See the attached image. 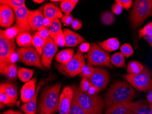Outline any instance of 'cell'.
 <instances>
[{"mask_svg":"<svg viewBox=\"0 0 152 114\" xmlns=\"http://www.w3.org/2000/svg\"><path fill=\"white\" fill-rule=\"evenodd\" d=\"M121 53L126 58H129L134 54V50L131 45L128 43H124L120 48Z\"/></svg>","mask_w":152,"mask_h":114,"instance_id":"39","label":"cell"},{"mask_svg":"<svg viewBox=\"0 0 152 114\" xmlns=\"http://www.w3.org/2000/svg\"><path fill=\"white\" fill-rule=\"evenodd\" d=\"M95 67L92 66L86 65L83 68L81 74H79L80 77L83 79H89L91 77L94 71Z\"/></svg>","mask_w":152,"mask_h":114,"instance_id":"38","label":"cell"},{"mask_svg":"<svg viewBox=\"0 0 152 114\" xmlns=\"http://www.w3.org/2000/svg\"><path fill=\"white\" fill-rule=\"evenodd\" d=\"M115 3L119 4L125 10H129L133 5L132 0H116Z\"/></svg>","mask_w":152,"mask_h":114,"instance_id":"42","label":"cell"},{"mask_svg":"<svg viewBox=\"0 0 152 114\" xmlns=\"http://www.w3.org/2000/svg\"><path fill=\"white\" fill-rule=\"evenodd\" d=\"M15 13L9 6L5 4L0 6V26L2 27H10L15 20Z\"/></svg>","mask_w":152,"mask_h":114,"instance_id":"15","label":"cell"},{"mask_svg":"<svg viewBox=\"0 0 152 114\" xmlns=\"http://www.w3.org/2000/svg\"><path fill=\"white\" fill-rule=\"evenodd\" d=\"M3 114H23L20 111L18 110H8L7 111H4Z\"/></svg>","mask_w":152,"mask_h":114,"instance_id":"50","label":"cell"},{"mask_svg":"<svg viewBox=\"0 0 152 114\" xmlns=\"http://www.w3.org/2000/svg\"><path fill=\"white\" fill-rule=\"evenodd\" d=\"M73 19L74 18L71 14H69V15L64 14V15L61 18V22L65 26H69L71 25V24L72 23Z\"/></svg>","mask_w":152,"mask_h":114,"instance_id":"45","label":"cell"},{"mask_svg":"<svg viewBox=\"0 0 152 114\" xmlns=\"http://www.w3.org/2000/svg\"><path fill=\"white\" fill-rule=\"evenodd\" d=\"M43 8L44 7L41 6L37 10L31 11L29 15L28 21L31 30L38 31L42 28L45 27Z\"/></svg>","mask_w":152,"mask_h":114,"instance_id":"14","label":"cell"},{"mask_svg":"<svg viewBox=\"0 0 152 114\" xmlns=\"http://www.w3.org/2000/svg\"><path fill=\"white\" fill-rule=\"evenodd\" d=\"M147 99L148 101V104L152 105V90L148 92L147 96Z\"/></svg>","mask_w":152,"mask_h":114,"instance_id":"52","label":"cell"},{"mask_svg":"<svg viewBox=\"0 0 152 114\" xmlns=\"http://www.w3.org/2000/svg\"><path fill=\"white\" fill-rule=\"evenodd\" d=\"M123 8L119 4L114 3L112 7V11L115 15H119L122 13Z\"/></svg>","mask_w":152,"mask_h":114,"instance_id":"47","label":"cell"},{"mask_svg":"<svg viewBox=\"0 0 152 114\" xmlns=\"http://www.w3.org/2000/svg\"><path fill=\"white\" fill-rule=\"evenodd\" d=\"M74 50L72 49L63 50L56 56V60L61 65H65L74 56Z\"/></svg>","mask_w":152,"mask_h":114,"instance_id":"23","label":"cell"},{"mask_svg":"<svg viewBox=\"0 0 152 114\" xmlns=\"http://www.w3.org/2000/svg\"><path fill=\"white\" fill-rule=\"evenodd\" d=\"M17 43L20 47H29L33 46V38L29 33L22 32L19 33L16 37Z\"/></svg>","mask_w":152,"mask_h":114,"instance_id":"25","label":"cell"},{"mask_svg":"<svg viewBox=\"0 0 152 114\" xmlns=\"http://www.w3.org/2000/svg\"><path fill=\"white\" fill-rule=\"evenodd\" d=\"M144 66L136 60L131 61L128 63L127 67L128 74H136L140 73Z\"/></svg>","mask_w":152,"mask_h":114,"instance_id":"30","label":"cell"},{"mask_svg":"<svg viewBox=\"0 0 152 114\" xmlns=\"http://www.w3.org/2000/svg\"><path fill=\"white\" fill-rule=\"evenodd\" d=\"M15 49V39H7L0 33V71L11 65L10 59Z\"/></svg>","mask_w":152,"mask_h":114,"instance_id":"9","label":"cell"},{"mask_svg":"<svg viewBox=\"0 0 152 114\" xmlns=\"http://www.w3.org/2000/svg\"><path fill=\"white\" fill-rule=\"evenodd\" d=\"M51 1H53V2H58V1H60V0H51Z\"/></svg>","mask_w":152,"mask_h":114,"instance_id":"55","label":"cell"},{"mask_svg":"<svg viewBox=\"0 0 152 114\" xmlns=\"http://www.w3.org/2000/svg\"><path fill=\"white\" fill-rule=\"evenodd\" d=\"M58 49V45L50 37L45 40L41 60L44 68L48 69L51 68L53 58Z\"/></svg>","mask_w":152,"mask_h":114,"instance_id":"10","label":"cell"},{"mask_svg":"<svg viewBox=\"0 0 152 114\" xmlns=\"http://www.w3.org/2000/svg\"><path fill=\"white\" fill-rule=\"evenodd\" d=\"M88 80L92 85L98 88L100 91L102 90L109 83V74L104 68L95 67L94 73Z\"/></svg>","mask_w":152,"mask_h":114,"instance_id":"12","label":"cell"},{"mask_svg":"<svg viewBox=\"0 0 152 114\" xmlns=\"http://www.w3.org/2000/svg\"><path fill=\"white\" fill-rule=\"evenodd\" d=\"M5 104H4L2 103L1 102V108H2L4 107Z\"/></svg>","mask_w":152,"mask_h":114,"instance_id":"54","label":"cell"},{"mask_svg":"<svg viewBox=\"0 0 152 114\" xmlns=\"http://www.w3.org/2000/svg\"><path fill=\"white\" fill-rule=\"evenodd\" d=\"M90 45V49L87 54V65L113 68L109 53L94 43H91Z\"/></svg>","mask_w":152,"mask_h":114,"instance_id":"6","label":"cell"},{"mask_svg":"<svg viewBox=\"0 0 152 114\" xmlns=\"http://www.w3.org/2000/svg\"><path fill=\"white\" fill-rule=\"evenodd\" d=\"M91 86V83H90L88 79H83L80 83L79 89L83 92L87 93Z\"/></svg>","mask_w":152,"mask_h":114,"instance_id":"43","label":"cell"},{"mask_svg":"<svg viewBox=\"0 0 152 114\" xmlns=\"http://www.w3.org/2000/svg\"><path fill=\"white\" fill-rule=\"evenodd\" d=\"M37 33L40 37L42 38V39H44L45 40L50 37L49 30L47 27H45L42 28L41 29L39 30Z\"/></svg>","mask_w":152,"mask_h":114,"instance_id":"44","label":"cell"},{"mask_svg":"<svg viewBox=\"0 0 152 114\" xmlns=\"http://www.w3.org/2000/svg\"><path fill=\"white\" fill-rule=\"evenodd\" d=\"M73 96L74 91L72 87L65 86L59 97V114H69Z\"/></svg>","mask_w":152,"mask_h":114,"instance_id":"13","label":"cell"},{"mask_svg":"<svg viewBox=\"0 0 152 114\" xmlns=\"http://www.w3.org/2000/svg\"><path fill=\"white\" fill-rule=\"evenodd\" d=\"M33 1L36 2V3H39H39H42L43 1H43V0H33Z\"/></svg>","mask_w":152,"mask_h":114,"instance_id":"53","label":"cell"},{"mask_svg":"<svg viewBox=\"0 0 152 114\" xmlns=\"http://www.w3.org/2000/svg\"><path fill=\"white\" fill-rule=\"evenodd\" d=\"M135 114H152V108L145 101L140 99L131 110Z\"/></svg>","mask_w":152,"mask_h":114,"instance_id":"24","label":"cell"},{"mask_svg":"<svg viewBox=\"0 0 152 114\" xmlns=\"http://www.w3.org/2000/svg\"><path fill=\"white\" fill-rule=\"evenodd\" d=\"M101 20L102 24L105 25H111L115 21L114 15L109 12H105L102 14Z\"/></svg>","mask_w":152,"mask_h":114,"instance_id":"37","label":"cell"},{"mask_svg":"<svg viewBox=\"0 0 152 114\" xmlns=\"http://www.w3.org/2000/svg\"><path fill=\"white\" fill-rule=\"evenodd\" d=\"M136 93L130 85L120 80L112 84L105 97L107 108L114 105L128 104L136 96Z\"/></svg>","mask_w":152,"mask_h":114,"instance_id":"1","label":"cell"},{"mask_svg":"<svg viewBox=\"0 0 152 114\" xmlns=\"http://www.w3.org/2000/svg\"><path fill=\"white\" fill-rule=\"evenodd\" d=\"M137 103V101L128 104L110 106L107 108L104 114H127L131 111Z\"/></svg>","mask_w":152,"mask_h":114,"instance_id":"20","label":"cell"},{"mask_svg":"<svg viewBox=\"0 0 152 114\" xmlns=\"http://www.w3.org/2000/svg\"><path fill=\"white\" fill-rule=\"evenodd\" d=\"M43 14L45 18L50 19L52 21L61 18L62 15L57 5L50 3L44 5Z\"/></svg>","mask_w":152,"mask_h":114,"instance_id":"21","label":"cell"},{"mask_svg":"<svg viewBox=\"0 0 152 114\" xmlns=\"http://www.w3.org/2000/svg\"><path fill=\"white\" fill-rule=\"evenodd\" d=\"M36 78H34L25 83L21 90V99L23 103L31 101L35 95Z\"/></svg>","mask_w":152,"mask_h":114,"instance_id":"16","label":"cell"},{"mask_svg":"<svg viewBox=\"0 0 152 114\" xmlns=\"http://www.w3.org/2000/svg\"><path fill=\"white\" fill-rule=\"evenodd\" d=\"M52 39L54 41L58 46L64 47L65 46V40L64 34L63 31H61L57 35Z\"/></svg>","mask_w":152,"mask_h":114,"instance_id":"40","label":"cell"},{"mask_svg":"<svg viewBox=\"0 0 152 114\" xmlns=\"http://www.w3.org/2000/svg\"><path fill=\"white\" fill-rule=\"evenodd\" d=\"M79 105L89 114H102L105 104L99 95L83 92L77 86H71Z\"/></svg>","mask_w":152,"mask_h":114,"instance_id":"3","label":"cell"},{"mask_svg":"<svg viewBox=\"0 0 152 114\" xmlns=\"http://www.w3.org/2000/svg\"><path fill=\"white\" fill-rule=\"evenodd\" d=\"M151 72L146 67L142 71L136 74H125L122 77L129 82L130 85L140 91L152 90V79Z\"/></svg>","mask_w":152,"mask_h":114,"instance_id":"5","label":"cell"},{"mask_svg":"<svg viewBox=\"0 0 152 114\" xmlns=\"http://www.w3.org/2000/svg\"><path fill=\"white\" fill-rule=\"evenodd\" d=\"M127 114H134V113H133V112H132V111H131V112H129V113H128Z\"/></svg>","mask_w":152,"mask_h":114,"instance_id":"56","label":"cell"},{"mask_svg":"<svg viewBox=\"0 0 152 114\" xmlns=\"http://www.w3.org/2000/svg\"><path fill=\"white\" fill-rule=\"evenodd\" d=\"M69 114H89L79 105L74 95Z\"/></svg>","mask_w":152,"mask_h":114,"instance_id":"32","label":"cell"},{"mask_svg":"<svg viewBox=\"0 0 152 114\" xmlns=\"http://www.w3.org/2000/svg\"><path fill=\"white\" fill-rule=\"evenodd\" d=\"M0 101L6 105L13 106L16 103L3 93L0 92Z\"/></svg>","mask_w":152,"mask_h":114,"instance_id":"41","label":"cell"},{"mask_svg":"<svg viewBox=\"0 0 152 114\" xmlns=\"http://www.w3.org/2000/svg\"><path fill=\"white\" fill-rule=\"evenodd\" d=\"M0 3L9 6L13 10L25 5L24 0H1Z\"/></svg>","mask_w":152,"mask_h":114,"instance_id":"36","label":"cell"},{"mask_svg":"<svg viewBox=\"0 0 152 114\" xmlns=\"http://www.w3.org/2000/svg\"><path fill=\"white\" fill-rule=\"evenodd\" d=\"M0 33H1L7 39L12 40L17 37L19 33L18 29L15 25L12 27H9L5 30H1Z\"/></svg>","mask_w":152,"mask_h":114,"instance_id":"33","label":"cell"},{"mask_svg":"<svg viewBox=\"0 0 152 114\" xmlns=\"http://www.w3.org/2000/svg\"><path fill=\"white\" fill-rule=\"evenodd\" d=\"M0 92L8 96L14 102H17L18 96V91L16 85L10 82H2L0 86Z\"/></svg>","mask_w":152,"mask_h":114,"instance_id":"19","label":"cell"},{"mask_svg":"<svg viewBox=\"0 0 152 114\" xmlns=\"http://www.w3.org/2000/svg\"><path fill=\"white\" fill-rule=\"evenodd\" d=\"M78 1V0H64L61 3V9L66 15L70 14Z\"/></svg>","mask_w":152,"mask_h":114,"instance_id":"28","label":"cell"},{"mask_svg":"<svg viewBox=\"0 0 152 114\" xmlns=\"http://www.w3.org/2000/svg\"><path fill=\"white\" fill-rule=\"evenodd\" d=\"M61 84L57 83L42 91L38 107V114H53L59 110Z\"/></svg>","mask_w":152,"mask_h":114,"instance_id":"2","label":"cell"},{"mask_svg":"<svg viewBox=\"0 0 152 114\" xmlns=\"http://www.w3.org/2000/svg\"><path fill=\"white\" fill-rule=\"evenodd\" d=\"M47 79H42L38 83L36 88L35 95L33 98L28 102L22 105L20 109L23 110L25 114H36V110L37 101L38 93L42 86L46 83Z\"/></svg>","mask_w":152,"mask_h":114,"instance_id":"17","label":"cell"},{"mask_svg":"<svg viewBox=\"0 0 152 114\" xmlns=\"http://www.w3.org/2000/svg\"><path fill=\"white\" fill-rule=\"evenodd\" d=\"M53 21L51 20L50 19L47 18H45L44 21V25L45 27L48 28L50 27L51 24H52Z\"/></svg>","mask_w":152,"mask_h":114,"instance_id":"51","label":"cell"},{"mask_svg":"<svg viewBox=\"0 0 152 114\" xmlns=\"http://www.w3.org/2000/svg\"><path fill=\"white\" fill-rule=\"evenodd\" d=\"M0 72L1 74L4 75L9 80H15L17 79L18 76V68L16 64L7 66Z\"/></svg>","mask_w":152,"mask_h":114,"instance_id":"27","label":"cell"},{"mask_svg":"<svg viewBox=\"0 0 152 114\" xmlns=\"http://www.w3.org/2000/svg\"><path fill=\"white\" fill-rule=\"evenodd\" d=\"M85 65L84 55L80 51H77L66 65L57 64L56 68L60 72L65 76L72 78L81 74Z\"/></svg>","mask_w":152,"mask_h":114,"instance_id":"7","label":"cell"},{"mask_svg":"<svg viewBox=\"0 0 152 114\" xmlns=\"http://www.w3.org/2000/svg\"><path fill=\"white\" fill-rule=\"evenodd\" d=\"M152 15V0H136L130 15L131 25L134 31Z\"/></svg>","mask_w":152,"mask_h":114,"instance_id":"4","label":"cell"},{"mask_svg":"<svg viewBox=\"0 0 152 114\" xmlns=\"http://www.w3.org/2000/svg\"><path fill=\"white\" fill-rule=\"evenodd\" d=\"M99 91L100 90L98 88L91 85V86H90L87 93L90 95H98V93Z\"/></svg>","mask_w":152,"mask_h":114,"instance_id":"49","label":"cell"},{"mask_svg":"<svg viewBox=\"0 0 152 114\" xmlns=\"http://www.w3.org/2000/svg\"><path fill=\"white\" fill-rule=\"evenodd\" d=\"M33 38V46L38 52L39 56H42V49L45 44V40L40 37L37 33L34 35Z\"/></svg>","mask_w":152,"mask_h":114,"instance_id":"34","label":"cell"},{"mask_svg":"<svg viewBox=\"0 0 152 114\" xmlns=\"http://www.w3.org/2000/svg\"><path fill=\"white\" fill-rule=\"evenodd\" d=\"M112 65L118 68L125 66V57L121 52H117L112 55L110 58Z\"/></svg>","mask_w":152,"mask_h":114,"instance_id":"31","label":"cell"},{"mask_svg":"<svg viewBox=\"0 0 152 114\" xmlns=\"http://www.w3.org/2000/svg\"><path fill=\"white\" fill-rule=\"evenodd\" d=\"M16 15V21L15 26L22 32L30 33L31 29L28 21L29 15L31 12L26 7V5L14 10Z\"/></svg>","mask_w":152,"mask_h":114,"instance_id":"11","label":"cell"},{"mask_svg":"<svg viewBox=\"0 0 152 114\" xmlns=\"http://www.w3.org/2000/svg\"><path fill=\"white\" fill-rule=\"evenodd\" d=\"M34 72V69L20 68L18 70V76L20 81L26 83L31 79Z\"/></svg>","mask_w":152,"mask_h":114,"instance_id":"29","label":"cell"},{"mask_svg":"<svg viewBox=\"0 0 152 114\" xmlns=\"http://www.w3.org/2000/svg\"><path fill=\"white\" fill-rule=\"evenodd\" d=\"M142 38L147 41L152 49V22L147 24L139 31V38Z\"/></svg>","mask_w":152,"mask_h":114,"instance_id":"26","label":"cell"},{"mask_svg":"<svg viewBox=\"0 0 152 114\" xmlns=\"http://www.w3.org/2000/svg\"><path fill=\"white\" fill-rule=\"evenodd\" d=\"M61 30V24L60 20L56 19L53 20L49 29L50 37L53 38Z\"/></svg>","mask_w":152,"mask_h":114,"instance_id":"35","label":"cell"},{"mask_svg":"<svg viewBox=\"0 0 152 114\" xmlns=\"http://www.w3.org/2000/svg\"><path fill=\"white\" fill-rule=\"evenodd\" d=\"M65 40V47H75L85 41L82 36L67 28L63 30Z\"/></svg>","mask_w":152,"mask_h":114,"instance_id":"18","label":"cell"},{"mask_svg":"<svg viewBox=\"0 0 152 114\" xmlns=\"http://www.w3.org/2000/svg\"><path fill=\"white\" fill-rule=\"evenodd\" d=\"M91 45L89 43L86 42H84L80 44L79 46V51L82 53H87L88 52L90 49Z\"/></svg>","mask_w":152,"mask_h":114,"instance_id":"48","label":"cell"},{"mask_svg":"<svg viewBox=\"0 0 152 114\" xmlns=\"http://www.w3.org/2000/svg\"><path fill=\"white\" fill-rule=\"evenodd\" d=\"M70 26L73 30L77 31L80 29L82 28L83 24L79 20L76 18L73 19Z\"/></svg>","mask_w":152,"mask_h":114,"instance_id":"46","label":"cell"},{"mask_svg":"<svg viewBox=\"0 0 152 114\" xmlns=\"http://www.w3.org/2000/svg\"><path fill=\"white\" fill-rule=\"evenodd\" d=\"M18 60L27 66H34L40 69H44V67L39 58V55L35 48L32 47L20 48L17 50Z\"/></svg>","mask_w":152,"mask_h":114,"instance_id":"8","label":"cell"},{"mask_svg":"<svg viewBox=\"0 0 152 114\" xmlns=\"http://www.w3.org/2000/svg\"><path fill=\"white\" fill-rule=\"evenodd\" d=\"M98 44L105 51L108 52H113L118 49L120 46V43L116 38H112L105 41L98 42Z\"/></svg>","mask_w":152,"mask_h":114,"instance_id":"22","label":"cell"}]
</instances>
